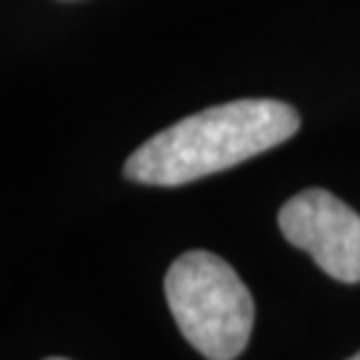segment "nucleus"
<instances>
[{
  "mask_svg": "<svg viewBox=\"0 0 360 360\" xmlns=\"http://www.w3.org/2000/svg\"><path fill=\"white\" fill-rule=\"evenodd\" d=\"M299 112L278 99H235L181 117L129 155L123 174L139 184L179 187L288 142Z\"/></svg>",
  "mask_w": 360,
  "mask_h": 360,
  "instance_id": "obj_1",
  "label": "nucleus"
},
{
  "mask_svg": "<svg viewBox=\"0 0 360 360\" xmlns=\"http://www.w3.org/2000/svg\"><path fill=\"white\" fill-rule=\"evenodd\" d=\"M166 299L181 336L208 360H235L254 328V299L217 254L187 251L166 272Z\"/></svg>",
  "mask_w": 360,
  "mask_h": 360,
  "instance_id": "obj_2",
  "label": "nucleus"
},
{
  "mask_svg": "<svg viewBox=\"0 0 360 360\" xmlns=\"http://www.w3.org/2000/svg\"><path fill=\"white\" fill-rule=\"evenodd\" d=\"M283 238L307 251L326 275L360 283V217L326 190H304L288 198L278 214Z\"/></svg>",
  "mask_w": 360,
  "mask_h": 360,
  "instance_id": "obj_3",
  "label": "nucleus"
},
{
  "mask_svg": "<svg viewBox=\"0 0 360 360\" xmlns=\"http://www.w3.org/2000/svg\"><path fill=\"white\" fill-rule=\"evenodd\" d=\"M349 360H360V352H358V355H352V358H349Z\"/></svg>",
  "mask_w": 360,
  "mask_h": 360,
  "instance_id": "obj_4",
  "label": "nucleus"
},
{
  "mask_svg": "<svg viewBox=\"0 0 360 360\" xmlns=\"http://www.w3.org/2000/svg\"><path fill=\"white\" fill-rule=\"evenodd\" d=\"M49 360H67V358H49Z\"/></svg>",
  "mask_w": 360,
  "mask_h": 360,
  "instance_id": "obj_5",
  "label": "nucleus"
}]
</instances>
